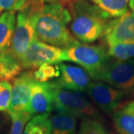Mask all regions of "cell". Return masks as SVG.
Wrapping results in <instances>:
<instances>
[{
  "mask_svg": "<svg viewBox=\"0 0 134 134\" xmlns=\"http://www.w3.org/2000/svg\"><path fill=\"white\" fill-rule=\"evenodd\" d=\"M31 16L37 39L58 48L66 49L80 42L71 33V15L63 1L39 3L30 1Z\"/></svg>",
  "mask_w": 134,
  "mask_h": 134,
  "instance_id": "obj_1",
  "label": "cell"
},
{
  "mask_svg": "<svg viewBox=\"0 0 134 134\" xmlns=\"http://www.w3.org/2000/svg\"><path fill=\"white\" fill-rule=\"evenodd\" d=\"M71 15L69 30L83 43L90 44L103 37L111 18L88 0H63Z\"/></svg>",
  "mask_w": 134,
  "mask_h": 134,
  "instance_id": "obj_2",
  "label": "cell"
},
{
  "mask_svg": "<svg viewBox=\"0 0 134 134\" xmlns=\"http://www.w3.org/2000/svg\"><path fill=\"white\" fill-rule=\"evenodd\" d=\"M65 61L79 65L93 79L110 60L104 46L79 43L65 49Z\"/></svg>",
  "mask_w": 134,
  "mask_h": 134,
  "instance_id": "obj_3",
  "label": "cell"
},
{
  "mask_svg": "<svg viewBox=\"0 0 134 134\" xmlns=\"http://www.w3.org/2000/svg\"><path fill=\"white\" fill-rule=\"evenodd\" d=\"M93 79L113 86L125 95L134 93V58L127 60L110 58Z\"/></svg>",
  "mask_w": 134,
  "mask_h": 134,
  "instance_id": "obj_4",
  "label": "cell"
},
{
  "mask_svg": "<svg viewBox=\"0 0 134 134\" xmlns=\"http://www.w3.org/2000/svg\"><path fill=\"white\" fill-rule=\"evenodd\" d=\"M52 83L54 93V108L58 113H65L76 118L93 117L97 111L93 104L77 92L68 90Z\"/></svg>",
  "mask_w": 134,
  "mask_h": 134,
  "instance_id": "obj_5",
  "label": "cell"
},
{
  "mask_svg": "<svg viewBox=\"0 0 134 134\" xmlns=\"http://www.w3.org/2000/svg\"><path fill=\"white\" fill-rule=\"evenodd\" d=\"M65 49L36 40L19 58L23 69H35L44 64H58L65 61Z\"/></svg>",
  "mask_w": 134,
  "mask_h": 134,
  "instance_id": "obj_6",
  "label": "cell"
},
{
  "mask_svg": "<svg viewBox=\"0 0 134 134\" xmlns=\"http://www.w3.org/2000/svg\"><path fill=\"white\" fill-rule=\"evenodd\" d=\"M36 40L38 39L34 26L31 10L29 2L24 9L20 10L17 15L14 33L9 51L15 58L19 60L30 45Z\"/></svg>",
  "mask_w": 134,
  "mask_h": 134,
  "instance_id": "obj_7",
  "label": "cell"
},
{
  "mask_svg": "<svg viewBox=\"0 0 134 134\" xmlns=\"http://www.w3.org/2000/svg\"><path fill=\"white\" fill-rule=\"evenodd\" d=\"M86 92L93 103L107 114L118 109L125 95L115 87L98 81H92Z\"/></svg>",
  "mask_w": 134,
  "mask_h": 134,
  "instance_id": "obj_8",
  "label": "cell"
},
{
  "mask_svg": "<svg viewBox=\"0 0 134 134\" xmlns=\"http://www.w3.org/2000/svg\"><path fill=\"white\" fill-rule=\"evenodd\" d=\"M57 65L60 74L58 78L52 81L53 83L73 92L86 91L92 82V77L83 68L63 63H60Z\"/></svg>",
  "mask_w": 134,
  "mask_h": 134,
  "instance_id": "obj_9",
  "label": "cell"
},
{
  "mask_svg": "<svg viewBox=\"0 0 134 134\" xmlns=\"http://www.w3.org/2000/svg\"><path fill=\"white\" fill-rule=\"evenodd\" d=\"M35 81L32 70L22 72L14 78L10 103L6 111L8 114L25 110L30 100L32 86Z\"/></svg>",
  "mask_w": 134,
  "mask_h": 134,
  "instance_id": "obj_10",
  "label": "cell"
},
{
  "mask_svg": "<svg viewBox=\"0 0 134 134\" xmlns=\"http://www.w3.org/2000/svg\"><path fill=\"white\" fill-rule=\"evenodd\" d=\"M102 38L107 46L134 42V13L128 10L125 15L111 19Z\"/></svg>",
  "mask_w": 134,
  "mask_h": 134,
  "instance_id": "obj_11",
  "label": "cell"
},
{
  "mask_svg": "<svg viewBox=\"0 0 134 134\" xmlns=\"http://www.w3.org/2000/svg\"><path fill=\"white\" fill-rule=\"evenodd\" d=\"M54 108L53 86L49 82L35 81L31 89L29 103L25 111L31 115L49 113Z\"/></svg>",
  "mask_w": 134,
  "mask_h": 134,
  "instance_id": "obj_12",
  "label": "cell"
},
{
  "mask_svg": "<svg viewBox=\"0 0 134 134\" xmlns=\"http://www.w3.org/2000/svg\"><path fill=\"white\" fill-rule=\"evenodd\" d=\"M15 26V12H3L0 16V53L6 52L10 48Z\"/></svg>",
  "mask_w": 134,
  "mask_h": 134,
  "instance_id": "obj_13",
  "label": "cell"
},
{
  "mask_svg": "<svg viewBox=\"0 0 134 134\" xmlns=\"http://www.w3.org/2000/svg\"><path fill=\"white\" fill-rule=\"evenodd\" d=\"M50 134H76L77 118L65 113L49 116Z\"/></svg>",
  "mask_w": 134,
  "mask_h": 134,
  "instance_id": "obj_14",
  "label": "cell"
},
{
  "mask_svg": "<svg viewBox=\"0 0 134 134\" xmlns=\"http://www.w3.org/2000/svg\"><path fill=\"white\" fill-rule=\"evenodd\" d=\"M23 70L19 60L9 49L0 53V81H9L18 76Z\"/></svg>",
  "mask_w": 134,
  "mask_h": 134,
  "instance_id": "obj_15",
  "label": "cell"
},
{
  "mask_svg": "<svg viewBox=\"0 0 134 134\" xmlns=\"http://www.w3.org/2000/svg\"><path fill=\"white\" fill-rule=\"evenodd\" d=\"M115 129L120 134H134V111L126 104L113 113Z\"/></svg>",
  "mask_w": 134,
  "mask_h": 134,
  "instance_id": "obj_16",
  "label": "cell"
},
{
  "mask_svg": "<svg viewBox=\"0 0 134 134\" xmlns=\"http://www.w3.org/2000/svg\"><path fill=\"white\" fill-rule=\"evenodd\" d=\"M115 19L128 11L130 0H88Z\"/></svg>",
  "mask_w": 134,
  "mask_h": 134,
  "instance_id": "obj_17",
  "label": "cell"
},
{
  "mask_svg": "<svg viewBox=\"0 0 134 134\" xmlns=\"http://www.w3.org/2000/svg\"><path fill=\"white\" fill-rule=\"evenodd\" d=\"M107 54L110 58L127 60L134 58V42H123L107 46Z\"/></svg>",
  "mask_w": 134,
  "mask_h": 134,
  "instance_id": "obj_18",
  "label": "cell"
},
{
  "mask_svg": "<svg viewBox=\"0 0 134 134\" xmlns=\"http://www.w3.org/2000/svg\"><path fill=\"white\" fill-rule=\"evenodd\" d=\"M8 115L12 122L10 134H23L25 126L33 117L25 110L10 113Z\"/></svg>",
  "mask_w": 134,
  "mask_h": 134,
  "instance_id": "obj_19",
  "label": "cell"
},
{
  "mask_svg": "<svg viewBox=\"0 0 134 134\" xmlns=\"http://www.w3.org/2000/svg\"><path fill=\"white\" fill-rule=\"evenodd\" d=\"M33 74L36 81L49 82L58 78L60 72L57 64H44L33 71Z\"/></svg>",
  "mask_w": 134,
  "mask_h": 134,
  "instance_id": "obj_20",
  "label": "cell"
},
{
  "mask_svg": "<svg viewBox=\"0 0 134 134\" xmlns=\"http://www.w3.org/2000/svg\"><path fill=\"white\" fill-rule=\"evenodd\" d=\"M78 134H109V133L98 120L86 119L82 121Z\"/></svg>",
  "mask_w": 134,
  "mask_h": 134,
  "instance_id": "obj_21",
  "label": "cell"
},
{
  "mask_svg": "<svg viewBox=\"0 0 134 134\" xmlns=\"http://www.w3.org/2000/svg\"><path fill=\"white\" fill-rule=\"evenodd\" d=\"M12 85L8 81H0V112L7 111L10 103Z\"/></svg>",
  "mask_w": 134,
  "mask_h": 134,
  "instance_id": "obj_22",
  "label": "cell"
},
{
  "mask_svg": "<svg viewBox=\"0 0 134 134\" xmlns=\"http://www.w3.org/2000/svg\"><path fill=\"white\" fill-rule=\"evenodd\" d=\"M30 0H0V14L3 11L22 10L29 4Z\"/></svg>",
  "mask_w": 134,
  "mask_h": 134,
  "instance_id": "obj_23",
  "label": "cell"
},
{
  "mask_svg": "<svg viewBox=\"0 0 134 134\" xmlns=\"http://www.w3.org/2000/svg\"><path fill=\"white\" fill-rule=\"evenodd\" d=\"M30 1L35 2H39V3H43V4H46V3L58 2H60V1H62V0H30Z\"/></svg>",
  "mask_w": 134,
  "mask_h": 134,
  "instance_id": "obj_24",
  "label": "cell"
},
{
  "mask_svg": "<svg viewBox=\"0 0 134 134\" xmlns=\"http://www.w3.org/2000/svg\"><path fill=\"white\" fill-rule=\"evenodd\" d=\"M129 7L131 10V11L134 13V0H130Z\"/></svg>",
  "mask_w": 134,
  "mask_h": 134,
  "instance_id": "obj_25",
  "label": "cell"
},
{
  "mask_svg": "<svg viewBox=\"0 0 134 134\" xmlns=\"http://www.w3.org/2000/svg\"><path fill=\"white\" fill-rule=\"evenodd\" d=\"M126 106L128 107V108H130V110H133L134 111V100L133 101H132V102H130V103H127V104H126Z\"/></svg>",
  "mask_w": 134,
  "mask_h": 134,
  "instance_id": "obj_26",
  "label": "cell"
}]
</instances>
